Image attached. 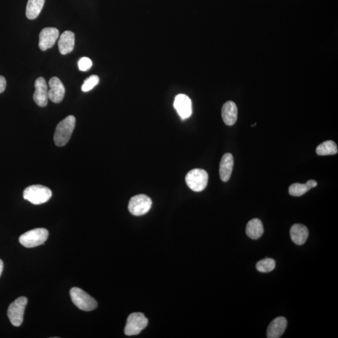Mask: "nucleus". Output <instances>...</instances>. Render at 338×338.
<instances>
[{
    "instance_id": "f257e3e1",
    "label": "nucleus",
    "mask_w": 338,
    "mask_h": 338,
    "mask_svg": "<svg viewBox=\"0 0 338 338\" xmlns=\"http://www.w3.org/2000/svg\"><path fill=\"white\" fill-rule=\"evenodd\" d=\"M75 123V117L70 116L57 125L53 137L54 144L57 146H65L69 143L74 130Z\"/></svg>"
},
{
    "instance_id": "f03ea898",
    "label": "nucleus",
    "mask_w": 338,
    "mask_h": 338,
    "mask_svg": "<svg viewBox=\"0 0 338 338\" xmlns=\"http://www.w3.org/2000/svg\"><path fill=\"white\" fill-rule=\"evenodd\" d=\"M52 192L49 188L42 185H33L24 189L23 198L35 205L44 204L50 200Z\"/></svg>"
},
{
    "instance_id": "7ed1b4c3",
    "label": "nucleus",
    "mask_w": 338,
    "mask_h": 338,
    "mask_svg": "<svg viewBox=\"0 0 338 338\" xmlns=\"http://www.w3.org/2000/svg\"><path fill=\"white\" fill-rule=\"evenodd\" d=\"M70 294L73 304L84 312H91L97 307L96 300L80 288L71 289Z\"/></svg>"
},
{
    "instance_id": "20e7f679",
    "label": "nucleus",
    "mask_w": 338,
    "mask_h": 338,
    "mask_svg": "<svg viewBox=\"0 0 338 338\" xmlns=\"http://www.w3.org/2000/svg\"><path fill=\"white\" fill-rule=\"evenodd\" d=\"M48 238V231L44 228H37L26 232L19 238V242L27 248L35 247L43 244Z\"/></svg>"
},
{
    "instance_id": "39448f33",
    "label": "nucleus",
    "mask_w": 338,
    "mask_h": 338,
    "mask_svg": "<svg viewBox=\"0 0 338 338\" xmlns=\"http://www.w3.org/2000/svg\"><path fill=\"white\" fill-rule=\"evenodd\" d=\"M209 175L203 169L194 168L189 172L185 177V182L188 187L193 191L201 192L208 185Z\"/></svg>"
},
{
    "instance_id": "423d86ee",
    "label": "nucleus",
    "mask_w": 338,
    "mask_h": 338,
    "mask_svg": "<svg viewBox=\"0 0 338 338\" xmlns=\"http://www.w3.org/2000/svg\"><path fill=\"white\" fill-rule=\"evenodd\" d=\"M27 302H28V299L26 297L21 296L16 299L8 307V317L13 326L18 327L22 324Z\"/></svg>"
},
{
    "instance_id": "0eeeda50",
    "label": "nucleus",
    "mask_w": 338,
    "mask_h": 338,
    "mask_svg": "<svg viewBox=\"0 0 338 338\" xmlns=\"http://www.w3.org/2000/svg\"><path fill=\"white\" fill-rule=\"evenodd\" d=\"M148 324V320L141 313H132L127 318L125 334L127 336H134L140 333Z\"/></svg>"
},
{
    "instance_id": "6e6552de",
    "label": "nucleus",
    "mask_w": 338,
    "mask_h": 338,
    "mask_svg": "<svg viewBox=\"0 0 338 338\" xmlns=\"http://www.w3.org/2000/svg\"><path fill=\"white\" fill-rule=\"evenodd\" d=\"M151 199L144 194H138L130 199L129 203V211L132 215L139 216L146 214L152 207Z\"/></svg>"
},
{
    "instance_id": "1a4fd4ad",
    "label": "nucleus",
    "mask_w": 338,
    "mask_h": 338,
    "mask_svg": "<svg viewBox=\"0 0 338 338\" xmlns=\"http://www.w3.org/2000/svg\"><path fill=\"white\" fill-rule=\"evenodd\" d=\"M59 37V30L47 27L42 30L39 35V46L41 50L46 51L53 47Z\"/></svg>"
},
{
    "instance_id": "9d476101",
    "label": "nucleus",
    "mask_w": 338,
    "mask_h": 338,
    "mask_svg": "<svg viewBox=\"0 0 338 338\" xmlns=\"http://www.w3.org/2000/svg\"><path fill=\"white\" fill-rule=\"evenodd\" d=\"M174 107L182 119L189 118L192 115V102L190 98L186 95L179 94L177 95L174 100Z\"/></svg>"
},
{
    "instance_id": "9b49d317",
    "label": "nucleus",
    "mask_w": 338,
    "mask_h": 338,
    "mask_svg": "<svg viewBox=\"0 0 338 338\" xmlns=\"http://www.w3.org/2000/svg\"><path fill=\"white\" fill-rule=\"evenodd\" d=\"M35 91L34 100L39 107H44L48 104V87L44 78H38L35 83Z\"/></svg>"
},
{
    "instance_id": "f8f14e48",
    "label": "nucleus",
    "mask_w": 338,
    "mask_h": 338,
    "mask_svg": "<svg viewBox=\"0 0 338 338\" xmlns=\"http://www.w3.org/2000/svg\"><path fill=\"white\" fill-rule=\"evenodd\" d=\"M48 84L50 88L48 92V99L54 103H61L65 94L64 84L56 77L51 78Z\"/></svg>"
},
{
    "instance_id": "ddd939ff",
    "label": "nucleus",
    "mask_w": 338,
    "mask_h": 338,
    "mask_svg": "<svg viewBox=\"0 0 338 338\" xmlns=\"http://www.w3.org/2000/svg\"><path fill=\"white\" fill-rule=\"evenodd\" d=\"M287 320L284 317H278L274 319L269 325L268 331H267V337L268 338L280 337L287 328Z\"/></svg>"
},
{
    "instance_id": "4468645a",
    "label": "nucleus",
    "mask_w": 338,
    "mask_h": 338,
    "mask_svg": "<svg viewBox=\"0 0 338 338\" xmlns=\"http://www.w3.org/2000/svg\"><path fill=\"white\" fill-rule=\"evenodd\" d=\"M234 167L233 155L227 153L223 155L220 162V178L223 182H228L230 179Z\"/></svg>"
},
{
    "instance_id": "2eb2a0df",
    "label": "nucleus",
    "mask_w": 338,
    "mask_h": 338,
    "mask_svg": "<svg viewBox=\"0 0 338 338\" xmlns=\"http://www.w3.org/2000/svg\"><path fill=\"white\" fill-rule=\"evenodd\" d=\"M58 46L60 52L67 54L72 52L75 46V34L71 31H65L60 37Z\"/></svg>"
},
{
    "instance_id": "dca6fc26",
    "label": "nucleus",
    "mask_w": 338,
    "mask_h": 338,
    "mask_svg": "<svg viewBox=\"0 0 338 338\" xmlns=\"http://www.w3.org/2000/svg\"><path fill=\"white\" fill-rule=\"evenodd\" d=\"M238 107L232 101H229L223 104L222 108V117L224 123L231 126L235 124L238 119Z\"/></svg>"
},
{
    "instance_id": "f3484780",
    "label": "nucleus",
    "mask_w": 338,
    "mask_h": 338,
    "mask_svg": "<svg viewBox=\"0 0 338 338\" xmlns=\"http://www.w3.org/2000/svg\"><path fill=\"white\" fill-rule=\"evenodd\" d=\"M290 236L294 243L297 245H302L307 241L309 236V231L306 226L296 223L291 228Z\"/></svg>"
},
{
    "instance_id": "a211bd4d",
    "label": "nucleus",
    "mask_w": 338,
    "mask_h": 338,
    "mask_svg": "<svg viewBox=\"0 0 338 338\" xmlns=\"http://www.w3.org/2000/svg\"><path fill=\"white\" fill-rule=\"evenodd\" d=\"M264 233L263 223L259 219H253L247 223L246 234L252 239L260 238Z\"/></svg>"
},
{
    "instance_id": "6ab92c4d",
    "label": "nucleus",
    "mask_w": 338,
    "mask_h": 338,
    "mask_svg": "<svg viewBox=\"0 0 338 338\" xmlns=\"http://www.w3.org/2000/svg\"><path fill=\"white\" fill-rule=\"evenodd\" d=\"M45 0H29L26 8V16L30 20H34L40 15L44 6Z\"/></svg>"
},
{
    "instance_id": "aec40b11",
    "label": "nucleus",
    "mask_w": 338,
    "mask_h": 338,
    "mask_svg": "<svg viewBox=\"0 0 338 338\" xmlns=\"http://www.w3.org/2000/svg\"><path fill=\"white\" fill-rule=\"evenodd\" d=\"M316 153L321 156L336 154L337 153L336 144L332 140L324 142L317 147Z\"/></svg>"
},
{
    "instance_id": "412c9836",
    "label": "nucleus",
    "mask_w": 338,
    "mask_h": 338,
    "mask_svg": "<svg viewBox=\"0 0 338 338\" xmlns=\"http://www.w3.org/2000/svg\"><path fill=\"white\" fill-rule=\"evenodd\" d=\"M276 266L275 261L271 258H266L258 262L256 268L261 272H269L274 270Z\"/></svg>"
},
{
    "instance_id": "4be33fe9",
    "label": "nucleus",
    "mask_w": 338,
    "mask_h": 338,
    "mask_svg": "<svg viewBox=\"0 0 338 338\" xmlns=\"http://www.w3.org/2000/svg\"><path fill=\"white\" fill-rule=\"evenodd\" d=\"M309 190V188L307 187L306 184L294 183L291 185L289 188V193L294 197H299V196L304 195Z\"/></svg>"
},
{
    "instance_id": "5701e85b",
    "label": "nucleus",
    "mask_w": 338,
    "mask_h": 338,
    "mask_svg": "<svg viewBox=\"0 0 338 338\" xmlns=\"http://www.w3.org/2000/svg\"><path fill=\"white\" fill-rule=\"evenodd\" d=\"M99 83V77L97 75H93L91 77L87 78L84 81L82 86H81V91L83 92H88L97 86Z\"/></svg>"
},
{
    "instance_id": "b1692460",
    "label": "nucleus",
    "mask_w": 338,
    "mask_h": 338,
    "mask_svg": "<svg viewBox=\"0 0 338 338\" xmlns=\"http://www.w3.org/2000/svg\"><path fill=\"white\" fill-rule=\"evenodd\" d=\"M93 63L88 57H82L78 62V69L81 72H87L91 69Z\"/></svg>"
},
{
    "instance_id": "393cba45",
    "label": "nucleus",
    "mask_w": 338,
    "mask_h": 338,
    "mask_svg": "<svg viewBox=\"0 0 338 338\" xmlns=\"http://www.w3.org/2000/svg\"><path fill=\"white\" fill-rule=\"evenodd\" d=\"M7 87L6 79L3 76L0 75V94L5 91Z\"/></svg>"
},
{
    "instance_id": "a878e982",
    "label": "nucleus",
    "mask_w": 338,
    "mask_h": 338,
    "mask_svg": "<svg viewBox=\"0 0 338 338\" xmlns=\"http://www.w3.org/2000/svg\"><path fill=\"white\" fill-rule=\"evenodd\" d=\"M306 185L307 187L309 188V189H313L316 186H317L318 183L317 182L315 181V180H309L306 182Z\"/></svg>"
},
{
    "instance_id": "bb28decb",
    "label": "nucleus",
    "mask_w": 338,
    "mask_h": 338,
    "mask_svg": "<svg viewBox=\"0 0 338 338\" xmlns=\"http://www.w3.org/2000/svg\"><path fill=\"white\" fill-rule=\"evenodd\" d=\"M3 270H4V262L0 260V277L2 276Z\"/></svg>"
}]
</instances>
